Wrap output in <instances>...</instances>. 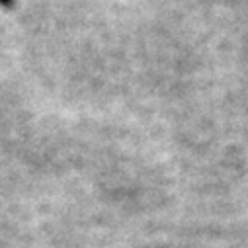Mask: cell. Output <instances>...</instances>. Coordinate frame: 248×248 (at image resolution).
Returning a JSON list of instances; mask_svg holds the SVG:
<instances>
[{
    "label": "cell",
    "mask_w": 248,
    "mask_h": 248,
    "mask_svg": "<svg viewBox=\"0 0 248 248\" xmlns=\"http://www.w3.org/2000/svg\"><path fill=\"white\" fill-rule=\"evenodd\" d=\"M0 6H2V8H14L16 6V0H0Z\"/></svg>",
    "instance_id": "1"
}]
</instances>
